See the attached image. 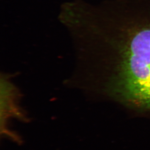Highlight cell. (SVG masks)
Returning a JSON list of instances; mask_svg holds the SVG:
<instances>
[{"mask_svg": "<svg viewBox=\"0 0 150 150\" xmlns=\"http://www.w3.org/2000/svg\"><path fill=\"white\" fill-rule=\"evenodd\" d=\"M122 82L129 99L150 108V29L139 32L131 41L123 63Z\"/></svg>", "mask_w": 150, "mask_h": 150, "instance_id": "cell-1", "label": "cell"}]
</instances>
